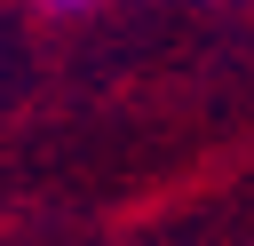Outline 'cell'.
I'll list each match as a JSON object with an SVG mask.
<instances>
[{
  "instance_id": "cell-1",
  "label": "cell",
  "mask_w": 254,
  "mask_h": 246,
  "mask_svg": "<svg viewBox=\"0 0 254 246\" xmlns=\"http://www.w3.org/2000/svg\"><path fill=\"white\" fill-rule=\"evenodd\" d=\"M95 0H48V16H87Z\"/></svg>"
}]
</instances>
